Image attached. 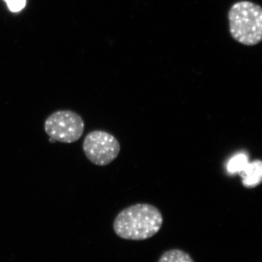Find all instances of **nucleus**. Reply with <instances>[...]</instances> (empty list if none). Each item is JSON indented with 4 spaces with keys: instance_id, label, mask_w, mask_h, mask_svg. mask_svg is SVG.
<instances>
[{
    "instance_id": "f257e3e1",
    "label": "nucleus",
    "mask_w": 262,
    "mask_h": 262,
    "mask_svg": "<svg viewBox=\"0 0 262 262\" xmlns=\"http://www.w3.org/2000/svg\"><path fill=\"white\" fill-rule=\"evenodd\" d=\"M163 217L158 208L147 203L127 207L118 213L114 222L117 236L130 241H144L161 229Z\"/></svg>"
},
{
    "instance_id": "f03ea898",
    "label": "nucleus",
    "mask_w": 262,
    "mask_h": 262,
    "mask_svg": "<svg viewBox=\"0 0 262 262\" xmlns=\"http://www.w3.org/2000/svg\"><path fill=\"white\" fill-rule=\"evenodd\" d=\"M229 32L234 40L246 46H256L262 39L261 6L249 1L234 3L228 13Z\"/></svg>"
},
{
    "instance_id": "7ed1b4c3",
    "label": "nucleus",
    "mask_w": 262,
    "mask_h": 262,
    "mask_svg": "<svg viewBox=\"0 0 262 262\" xmlns=\"http://www.w3.org/2000/svg\"><path fill=\"white\" fill-rule=\"evenodd\" d=\"M84 123L78 114L61 110L52 114L45 122V130L53 140L71 144L82 137Z\"/></svg>"
},
{
    "instance_id": "20e7f679",
    "label": "nucleus",
    "mask_w": 262,
    "mask_h": 262,
    "mask_svg": "<svg viewBox=\"0 0 262 262\" xmlns=\"http://www.w3.org/2000/svg\"><path fill=\"white\" fill-rule=\"evenodd\" d=\"M82 148L86 158L99 166L113 163L120 154V144L106 131L94 130L84 138Z\"/></svg>"
},
{
    "instance_id": "39448f33",
    "label": "nucleus",
    "mask_w": 262,
    "mask_h": 262,
    "mask_svg": "<svg viewBox=\"0 0 262 262\" xmlns=\"http://www.w3.org/2000/svg\"><path fill=\"white\" fill-rule=\"evenodd\" d=\"M243 179L244 187L253 188L257 187L262 180V163L260 160H255L248 163L244 170L239 173Z\"/></svg>"
},
{
    "instance_id": "423d86ee",
    "label": "nucleus",
    "mask_w": 262,
    "mask_h": 262,
    "mask_svg": "<svg viewBox=\"0 0 262 262\" xmlns=\"http://www.w3.org/2000/svg\"><path fill=\"white\" fill-rule=\"evenodd\" d=\"M158 262H194L190 255L180 249L165 251Z\"/></svg>"
},
{
    "instance_id": "0eeeda50",
    "label": "nucleus",
    "mask_w": 262,
    "mask_h": 262,
    "mask_svg": "<svg viewBox=\"0 0 262 262\" xmlns=\"http://www.w3.org/2000/svg\"><path fill=\"white\" fill-rule=\"evenodd\" d=\"M248 163V158L246 155L239 154L229 160L227 165L229 173H241Z\"/></svg>"
},
{
    "instance_id": "6e6552de",
    "label": "nucleus",
    "mask_w": 262,
    "mask_h": 262,
    "mask_svg": "<svg viewBox=\"0 0 262 262\" xmlns=\"http://www.w3.org/2000/svg\"><path fill=\"white\" fill-rule=\"evenodd\" d=\"M10 11L13 13L20 11L25 8L26 0H5Z\"/></svg>"
},
{
    "instance_id": "1a4fd4ad",
    "label": "nucleus",
    "mask_w": 262,
    "mask_h": 262,
    "mask_svg": "<svg viewBox=\"0 0 262 262\" xmlns=\"http://www.w3.org/2000/svg\"><path fill=\"white\" fill-rule=\"evenodd\" d=\"M50 142L54 143V142H56V141L53 140V139H52L51 138V139H50Z\"/></svg>"
}]
</instances>
